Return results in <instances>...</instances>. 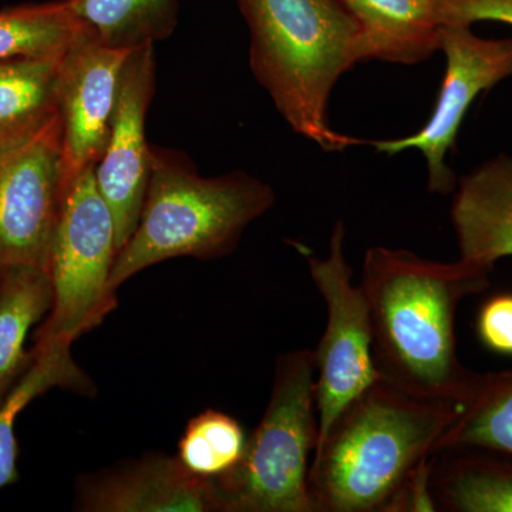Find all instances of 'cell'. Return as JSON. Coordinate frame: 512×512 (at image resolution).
Instances as JSON below:
<instances>
[{
    "label": "cell",
    "instance_id": "6da1fadb",
    "mask_svg": "<svg viewBox=\"0 0 512 512\" xmlns=\"http://www.w3.org/2000/svg\"><path fill=\"white\" fill-rule=\"evenodd\" d=\"M490 272L461 258L446 264L406 249H367L359 285L380 377L419 399L463 403L480 375L458 360L457 308L487 288Z\"/></svg>",
    "mask_w": 512,
    "mask_h": 512
},
{
    "label": "cell",
    "instance_id": "7a4b0ae2",
    "mask_svg": "<svg viewBox=\"0 0 512 512\" xmlns=\"http://www.w3.org/2000/svg\"><path fill=\"white\" fill-rule=\"evenodd\" d=\"M247 22L252 74L296 134L325 153L370 141L339 133L329 101L343 74L367 62L365 35L340 0H237Z\"/></svg>",
    "mask_w": 512,
    "mask_h": 512
},
{
    "label": "cell",
    "instance_id": "3957f363",
    "mask_svg": "<svg viewBox=\"0 0 512 512\" xmlns=\"http://www.w3.org/2000/svg\"><path fill=\"white\" fill-rule=\"evenodd\" d=\"M379 379L340 414L309 467L316 512H387L400 487L460 412Z\"/></svg>",
    "mask_w": 512,
    "mask_h": 512
},
{
    "label": "cell",
    "instance_id": "277c9868",
    "mask_svg": "<svg viewBox=\"0 0 512 512\" xmlns=\"http://www.w3.org/2000/svg\"><path fill=\"white\" fill-rule=\"evenodd\" d=\"M271 185L244 171L202 177L183 154L151 147L150 178L134 234L111 272L114 292L144 269L174 258L218 259L274 207Z\"/></svg>",
    "mask_w": 512,
    "mask_h": 512
},
{
    "label": "cell",
    "instance_id": "5b68a950",
    "mask_svg": "<svg viewBox=\"0 0 512 512\" xmlns=\"http://www.w3.org/2000/svg\"><path fill=\"white\" fill-rule=\"evenodd\" d=\"M315 352L276 359L271 397L244 456L212 480L220 512H316L309 491L311 454L318 444Z\"/></svg>",
    "mask_w": 512,
    "mask_h": 512
},
{
    "label": "cell",
    "instance_id": "8992f818",
    "mask_svg": "<svg viewBox=\"0 0 512 512\" xmlns=\"http://www.w3.org/2000/svg\"><path fill=\"white\" fill-rule=\"evenodd\" d=\"M93 167L64 185L62 208L50 251L53 305L35 332V345L82 338L117 305L110 288L116 264V225L97 188Z\"/></svg>",
    "mask_w": 512,
    "mask_h": 512
},
{
    "label": "cell",
    "instance_id": "52a82bcc",
    "mask_svg": "<svg viewBox=\"0 0 512 512\" xmlns=\"http://www.w3.org/2000/svg\"><path fill=\"white\" fill-rule=\"evenodd\" d=\"M345 239V222L338 221L325 258L302 249L313 284L328 312L325 332L318 349L313 350L318 375L315 380L318 444L346 407L382 379L373 360L369 306L360 285H353Z\"/></svg>",
    "mask_w": 512,
    "mask_h": 512
},
{
    "label": "cell",
    "instance_id": "ba28073f",
    "mask_svg": "<svg viewBox=\"0 0 512 512\" xmlns=\"http://www.w3.org/2000/svg\"><path fill=\"white\" fill-rule=\"evenodd\" d=\"M439 50L446 56V72L436 107L426 126L409 137L370 141L377 153L396 156L419 150L427 163V188L447 195L457 178L447 164L458 131L471 104L481 93L512 77V39H487L471 26H439Z\"/></svg>",
    "mask_w": 512,
    "mask_h": 512
},
{
    "label": "cell",
    "instance_id": "9c48e42d",
    "mask_svg": "<svg viewBox=\"0 0 512 512\" xmlns=\"http://www.w3.org/2000/svg\"><path fill=\"white\" fill-rule=\"evenodd\" d=\"M64 192L59 116L22 146L0 154V274L10 266L49 271Z\"/></svg>",
    "mask_w": 512,
    "mask_h": 512
},
{
    "label": "cell",
    "instance_id": "30bf717a",
    "mask_svg": "<svg viewBox=\"0 0 512 512\" xmlns=\"http://www.w3.org/2000/svg\"><path fill=\"white\" fill-rule=\"evenodd\" d=\"M130 52L106 45L83 25L60 56L56 96L64 185L97 165L106 150L121 70Z\"/></svg>",
    "mask_w": 512,
    "mask_h": 512
},
{
    "label": "cell",
    "instance_id": "8fae6325",
    "mask_svg": "<svg viewBox=\"0 0 512 512\" xmlns=\"http://www.w3.org/2000/svg\"><path fill=\"white\" fill-rule=\"evenodd\" d=\"M156 45L136 47L121 70L109 141L94 168L97 188L116 225L119 252L136 231L150 178L151 146L146 121L156 93Z\"/></svg>",
    "mask_w": 512,
    "mask_h": 512
},
{
    "label": "cell",
    "instance_id": "7c38bea8",
    "mask_svg": "<svg viewBox=\"0 0 512 512\" xmlns=\"http://www.w3.org/2000/svg\"><path fill=\"white\" fill-rule=\"evenodd\" d=\"M74 510L220 512L212 480L194 476L177 456L148 453L77 478Z\"/></svg>",
    "mask_w": 512,
    "mask_h": 512
},
{
    "label": "cell",
    "instance_id": "4fadbf2b",
    "mask_svg": "<svg viewBox=\"0 0 512 512\" xmlns=\"http://www.w3.org/2000/svg\"><path fill=\"white\" fill-rule=\"evenodd\" d=\"M451 222L464 261L493 269L512 256V156L498 154L457 181Z\"/></svg>",
    "mask_w": 512,
    "mask_h": 512
},
{
    "label": "cell",
    "instance_id": "5bb4252c",
    "mask_svg": "<svg viewBox=\"0 0 512 512\" xmlns=\"http://www.w3.org/2000/svg\"><path fill=\"white\" fill-rule=\"evenodd\" d=\"M365 35L367 60L413 66L439 50L434 0H340Z\"/></svg>",
    "mask_w": 512,
    "mask_h": 512
},
{
    "label": "cell",
    "instance_id": "9a60e30c",
    "mask_svg": "<svg viewBox=\"0 0 512 512\" xmlns=\"http://www.w3.org/2000/svg\"><path fill=\"white\" fill-rule=\"evenodd\" d=\"M53 305L52 279L39 266H10L0 274V404L35 359L30 329Z\"/></svg>",
    "mask_w": 512,
    "mask_h": 512
},
{
    "label": "cell",
    "instance_id": "2e32d148",
    "mask_svg": "<svg viewBox=\"0 0 512 512\" xmlns=\"http://www.w3.org/2000/svg\"><path fill=\"white\" fill-rule=\"evenodd\" d=\"M60 56L0 62V154L45 130L57 113Z\"/></svg>",
    "mask_w": 512,
    "mask_h": 512
},
{
    "label": "cell",
    "instance_id": "e0dca14e",
    "mask_svg": "<svg viewBox=\"0 0 512 512\" xmlns=\"http://www.w3.org/2000/svg\"><path fill=\"white\" fill-rule=\"evenodd\" d=\"M32 350L35 353L32 365L0 404V490L19 480L15 434L19 414L37 397L56 387L87 396L96 392L92 380L74 362L69 340L39 343Z\"/></svg>",
    "mask_w": 512,
    "mask_h": 512
},
{
    "label": "cell",
    "instance_id": "ac0fdd59",
    "mask_svg": "<svg viewBox=\"0 0 512 512\" xmlns=\"http://www.w3.org/2000/svg\"><path fill=\"white\" fill-rule=\"evenodd\" d=\"M101 42L133 50L173 36L178 0H64Z\"/></svg>",
    "mask_w": 512,
    "mask_h": 512
},
{
    "label": "cell",
    "instance_id": "d6986e66",
    "mask_svg": "<svg viewBox=\"0 0 512 512\" xmlns=\"http://www.w3.org/2000/svg\"><path fill=\"white\" fill-rule=\"evenodd\" d=\"M485 448L512 457V372L478 376L437 451Z\"/></svg>",
    "mask_w": 512,
    "mask_h": 512
},
{
    "label": "cell",
    "instance_id": "ffe728a7",
    "mask_svg": "<svg viewBox=\"0 0 512 512\" xmlns=\"http://www.w3.org/2000/svg\"><path fill=\"white\" fill-rule=\"evenodd\" d=\"M82 26L64 0L0 10V62L62 56Z\"/></svg>",
    "mask_w": 512,
    "mask_h": 512
},
{
    "label": "cell",
    "instance_id": "44dd1931",
    "mask_svg": "<svg viewBox=\"0 0 512 512\" xmlns=\"http://www.w3.org/2000/svg\"><path fill=\"white\" fill-rule=\"evenodd\" d=\"M434 483L437 510L512 512V464L456 458Z\"/></svg>",
    "mask_w": 512,
    "mask_h": 512
},
{
    "label": "cell",
    "instance_id": "7402d4cb",
    "mask_svg": "<svg viewBox=\"0 0 512 512\" xmlns=\"http://www.w3.org/2000/svg\"><path fill=\"white\" fill-rule=\"evenodd\" d=\"M247 439L237 419L218 410H205L188 421L178 441L177 457L194 476L215 480L237 466Z\"/></svg>",
    "mask_w": 512,
    "mask_h": 512
},
{
    "label": "cell",
    "instance_id": "603a6c76",
    "mask_svg": "<svg viewBox=\"0 0 512 512\" xmlns=\"http://www.w3.org/2000/svg\"><path fill=\"white\" fill-rule=\"evenodd\" d=\"M439 26L500 22L512 26V0H434Z\"/></svg>",
    "mask_w": 512,
    "mask_h": 512
},
{
    "label": "cell",
    "instance_id": "cb8c5ba5",
    "mask_svg": "<svg viewBox=\"0 0 512 512\" xmlns=\"http://www.w3.org/2000/svg\"><path fill=\"white\" fill-rule=\"evenodd\" d=\"M478 333L488 348L512 355V295L490 299L478 316Z\"/></svg>",
    "mask_w": 512,
    "mask_h": 512
},
{
    "label": "cell",
    "instance_id": "d4e9b609",
    "mask_svg": "<svg viewBox=\"0 0 512 512\" xmlns=\"http://www.w3.org/2000/svg\"><path fill=\"white\" fill-rule=\"evenodd\" d=\"M429 458H424L410 473L387 512L437 511L433 488V466Z\"/></svg>",
    "mask_w": 512,
    "mask_h": 512
}]
</instances>
